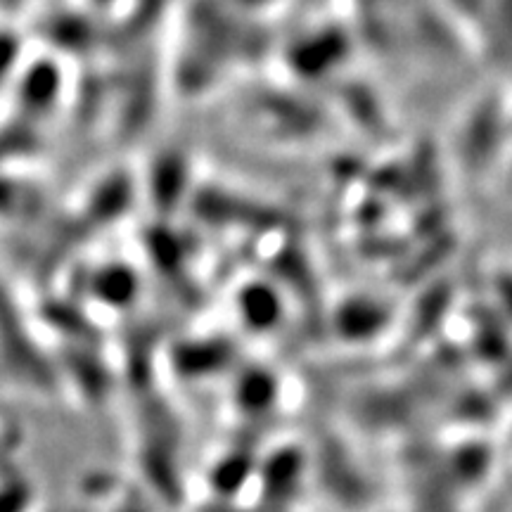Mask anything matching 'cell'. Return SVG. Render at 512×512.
<instances>
[{
	"label": "cell",
	"instance_id": "obj_1",
	"mask_svg": "<svg viewBox=\"0 0 512 512\" xmlns=\"http://www.w3.org/2000/svg\"><path fill=\"white\" fill-rule=\"evenodd\" d=\"M389 323V313L384 311L373 299H354L339 309L337 328L339 335L358 342V339H370L380 335L384 325Z\"/></svg>",
	"mask_w": 512,
	"mask_h": 512
},
{
	"label": "cell",
	"instance_id": "obj_2",
	"mask_svg": "<svg viewBox=\"0 0 512 512\" xmlns=\"http://www.w3.org/2000/svg\"><path fill=\"white\" fill-rule=\"evenodd\" d=\"M238 311H240L242 323H245L249 330L268 332L278 325L280 304H278V297H275V292H271V287L256 283L242 290L238 299Z\"/></svg>",
	"mask_w": 512,
	"mask_h": 512
},
{
	"label": "cell",
	"instance_id": "obj_3",
	"mask_svg": "<svg viewBox=\"0 0 512 512\" xmlns=\"http://www.w3.org/2000/svg\"><path fill=\"white\" fill-rule=\"evenodd\" d=\"M275 396V382L273 377L264 373H252L247 377V382L240 384L238 401L245 411H256V408H268L273 403Z\"/></svg>",
	"mask_w": 512,
	"mask_h": 512
},
{
	"label": "cell",
	"instance_id": "obj_4",
	"mask_svg": "<svg viewBox=\"0 0 512 512\" xmlns=\"http://www.w3.org/2000/svg\"><path fill=\"white\" fill-rule=\"evenodd\" d=\"M498 290H501V306L505 311V318H508V325L512 328V278H503L498 283Z\"/></svg>",
	"mask_w": 512,
	"mask_h": 512
}]
</instances>
